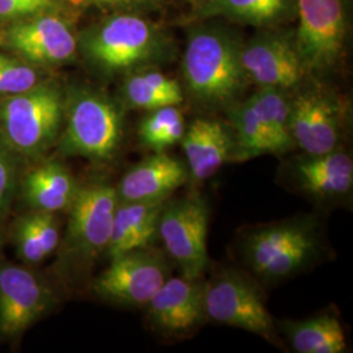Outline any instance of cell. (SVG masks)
Wrapping results in <instances>:
<instances>
[{
	"instance_id": "obj_8",
	"label": "cell",
	"mask_w": 353,
	"mask_h": 353,
	"mask_svg": "<svg viewBox=\"0 0 353 353\" xmlns=\"http://www.w3.org/2000/svg\"><path fill=\"white\" fill-rule=\"evenodd\" d=\"M211 210L201 194L166 201L159 221V240L179 274L202 279L208 267L207 236Z\"/></svg>"
},
{
	"instance_id": "obj_12",
	"label": "cell",
	"mask_w": 353,
	"mask_h": 353,
	"mask_svg": "<svg viewBox=\"0 0 353 353\" xmlns=\"http://www.w3.org/2000/svg\"><path fill=\"white\" fill-rule=\"evenodd\" d=\"M290 128L294 147L303 153L322 154L341 150V106L323 90H303L290 100Z\"/></svg>"
},
{
	"instance_id": "obj_11",
	"label": "cell",
	"mask_w": 353,
	"mask_h": 353,
	"mask_svg": "<svg viewBox=\"0 0 353 353\" xmlns=\"http://www.w3.org/2000/svg\"><path fill=\"white\" fill-rule=\"evenodd\" d=\"M204 279L169 276L144 306L148 327L168 339L189 338L207 319Z\"/></svg>"
},
{
	"instance_id": "obj_15",
	"label": "cell",
	"mask_w": 353,
	"mask_h": 353,
	"mask_svg": "<svg viewBox=\"0 0 353 353\" xmlns=\"http://www.w3.org/2000/svg\"><path fill=\"white\" fill-rule=\"evenodd\" d=\"M285 170L290 185L316 202H339L352 192V157L341 150L322 154L303 153L293 157Z\"/></svg>"
},
{
	"instance_id": "obj_17",
	"label": "cell",
	"mask_w": 353,
	"mask_h": 353,
	"mask_svg": "<svg viewBox=\"0 0 353 353\" xmlns=\"http://www.w3.org/2000/svg\"><path fill=\"white\" fill-rule=\"evenodd\" d=\"M188 181L185 161L166 152H153L122 176L115 191L121 203L165 202Z\"/></svg>"
},
{
	"instance_id": "obj_1",
	"label": "cell",
	"mask_w": 353,
	"mask_h": 353,
	"mask_svg": "<svg viewBox=\"0 0 353 353\" xmlns=\"http://www.w3.org/2000/svg\"><path fill=\"white\" fill-rule=\"evenodd\" d=\"M322 252V232L313 216H297L246 230L241 240L245 265L265 284L297 276Z\"/></svg>"
},
{
	"instance_id": "obj_9",
	"label": "cell",
	"mask_w": 353,
	"mask_h": 353,
	"mask_svg": "<svg viewBox=\"0 0 353 353\" xmlns=\"http://www.w3.org/2000/svg\"><path fill=\"white\" fill-rule=\"evenodd\" d=\"M164 250L145 248L110 259L109 267L93 283V292L106 303L144 307L170 276Z\"/></svg>"
},
{
	"instance_id": "obj_18",
	"label": "cell",
	"mask_w": 353,
	"mask_h": 353,
	"mask_svg": "<svg viewBox=\"0 0 353 353\" xmlns=\"http://www.w3.org/2000/svg\"><path fill=\"white\" fill-rule=\"evenodd\" d=\"M186 157L190 179L204 182L233 161L234 141L230 126L216 119L198 118L179 143Z\"/></svg>"
},
{
	"instance_id": "obj_27",
	"label": "cell",
	"mask_w": 353,
	"mask_h": 353,
	"mask_svg": "<svg viewBox=\"0 0 353 353\" xmlns=\"http://www.w3.org/2000/svg\"><path fill=\"white\" fill-rule=\"evenodd\" d=\"M37 85L38 74L33 67L0 54V94L14 96Z\"/></svg>"
},
{
	"instance_id": "obj_5",
	"label": "cell",
	"mask_w": 353,
	"mask_h": 353,
	"mask_svg": "<svg viewBox=\"0 0 353 353\" xmlns=\"http://www.w3.org/2000/svg\"><path fill=\"white\" fill-rule=\"evenodd\" d=\"M117 204L115 188L108 182L97 181L79 188L59 243L64 268L84 271L106 252Z\"/></svg>"
},
{
	"instance_id": "obj_32",
	"label": "cell",
	"mask_w": 353,
	"mask_h": 353,
	"mask_svg": "<svg viewBox=\"0 0 353 353\" xmlns=\"http://www.w3.org/2000/svg\"><path fill=\"white\" fill-rule=\"evenodd\" d=\"M1 243H3V236H1V230H0V248H1Z\"/></svg>"
},
{
	"instance_id": "obj_23",
	"label": "cell",
	"mask_w": 353,
	"mask_h": 353,
	"mask_svg": "<svg viewBox=\"0 0 353 353\" xmlns=\"http://www.w3.org/2000/svg\"><path fill=\"white\" fill-rule=\"evenodd\" d=\"M122 97L132 109L154 110L164 106H179L183 90L176 79L153 68H139L126 77Z\"/></svg>"
},
{
	"instance_id": "obj_28",
	"label": "cell",
	"mask_w": 353,
	"mask_h": 353,
	"mask_svg": "<svg viewBox=\"0 0 353 353\" xmlns=\"http://www.w3.org/2000/svg\"><path fill=\"white\" fill-rule=\"evenodd\" d=\"M13 239L19 256L26 263L34 265L48 258L38 236L32 214L17 221L13 232Z\"/></svg>"
},
{
	"instance_id": "obj_21",
	"label": "cell",
	"mask_w": 353,
	"mask_h": 353,
	"mask_svg": "<svg viewBox=\"0 0 353 353\" xmlns=\"http://www.w3.org/2000/svg\"><path fill=\"white\" fill-rule=\"evenodd\" d=\"M292 350L297 353H343L348 351L347 335L336 314H322L284 321L279 325Z\"/></svg>"
},
{
	"instance_id": "obj_31",
	"label": "cell",
	"mask_w": 353,
	"mask_h": 353,
	"mask_svg": "<svg viewBox=\"0 0 353 353\" xmlns=\"http://www.w3.org/2000/svg\"><path fill=\"white\" fill-rule=\"evenodd\" d=\"M76 4L87 7L127 10V11H152L159 8V0H72Z\"/></svg>"
},
{
	"instance_id": "obj_22",
	"label": "cell",
	"mask_w": 353,
	"mask_h": 353,
	"mask_svg": "<svg viewBox=\"0 0 353 353\" xmlns=\"http://www.w3.org/2000/svg\"><path fill=\"white\" fill-rule=\"evenodd\" d=\"M294 10V0H198L196 19L223 17L255 26H271L287 20Z\"/></svg>"
},
{
	"instance_id": "obj_30",
	"label": "cell",
	"mask_w": 353,
	"mask_h": 353,
	"mask_svg": "<svg viewBox=\"0 0 353 353\" xmlns=\"http://www.w3.org/2000/svg\"><path fill=\"white\" fill-rule=\"evenodd\" d=\"M16 186V172L8 147L0 143V212L4 211L12 199Z\"/></svg>"
},
{
	"instance_id": "obj_24",
	"label": "cell",
	"mask_w": 353,
	"mask_h": 353,
	"mask_svg": "<svg viewBox=\"0 0 353 353\" xmlns=\"http://www.w3.org/2000/svg\"><path fill=\"white\" fill-rule=\"evenodd\" d=\"M248 100L265 127L275 156H283L292 151L294 143L290 135V100L287 97V92L275 88H259Z\"/></svg>"
},
{
	"instance_id": "obj_20",
	"label": "cell",
	"mask_w": 353,
	"mask_h": 353,
	"mask_svg": "<svg viewBox=\"0 0 353 353\" xmlns=\"http://www.w3.org/2000/svg\"><path fill=\"white\" fill-rule=\"evenodd\" d=\"M79 185L70 170L51 161L33 169L24 181L26 201L36 211L59 212L71 207Z\"/></svg>"
},
{
	"instance_id": "obj_13",
	"label": "cell",
	"mask_w": 353,
	"mask_h": 353,
	"mask_svg": "<svg viewBox=\"0 0 353 353\" xmlns=\"http://www.w3.org/2000/svg\"><path fill=\"white\" fill-rule=\"evenodd\" d=\"M241 63L248 81L284 92L297 88L307 72L294 39L281 34H262L241 46Z\"/></svg>"
},
{
	"instance_id": "obj_10",
	"label": "cell",
	"mask_w": 353,
	"mask_h": 353,
	"mask_svg": "<svg viewBox=\"0 0 353 353\" xmlns=\"http://www.w3.org/2000/svg\"><path fill=\"white\" fill-rule=\"evenodd\" d=\"M294 38L306 71H326L339 62L347 36L344 0H294Z\"/></svg>"
},
{
	"instance_id": "obj_14",
	"label": "cell",
	"mask_w": 353,
	"mask_h": 353,
	"mask_svg": "<svg viewBox=\"0 0 353 353\" xmlns=\"http://www.w3.org/2000/svg\"><path fill=\"white\" fill-rule=\"evenodd\" d=\"M3 43L36 64H63L75 57L77 39L57 13H43L14 23L3 34Z\"/></svg>"
},
{
	"instance_id": "obj_25",
	"label": "cell",
	"mask_w": 353,
	"mask_h": 353,
	"mask_svg": "<svg viewBox=\"0 0 353 353\" xmlns=\"http://www.w3.org/2000/svg\"><path fill=\"white\" fill-rule=\"evenodd\" d=\"M229 119L234 141L233 161H248L263 154H275L265 127L249 100L232 105Z\"/></svg>"
},
{
	"instance_id": "obj_2",
	"label": "cell",
	"mask_w": 353,
	"mask_h": 353,
	"mask_svg": "<svg viewBox=\"0 0 353 353\" xmlns=\"http://www.w3.org/2000/svg\"><path fill=\"white\" fill-rule=\"evenodd\" d=\"M182 68L191 97L210 109L234 105L248 81L240 43L214 28H199L190 34Z\"/></svg>"
},
{
	"instance_id": "obj_7",
	"label": "cell",
	"mask_w": 353,
	"mask_h": 353,
	"mask_svg": "<svg viewBox=\"0 0 353 353\" xmlns=\"http://www.w3.org/2000/svg\"><path fill=\"white\" fill-rule=\"evenodd\" d=\"M204 307L208 321L280 344L278 327L267 309L263 292L254 279L242 272L225 270L205 280Z\"/></svg>"
},
{
	"instance_id": "obj_6",
	"label": "cell",
	"mask_w": 353,
	"mask_h": 353,
	"mask_svg": "<svg viewBox=\"0 0 353 353\" xmlns=\"http://www.w3.org/2000/svg\"><path fill=\"white\" fill-rule=\"evenodd\" d=\"M63 115V97L55 87L37 85L8 96L0 103L6 145L29 157L43 154L59 138Z\"/></svg>"
},
{
	"instance_id": "obj_19",
	"label": "cell",
	"mask_w": 353,
	"mask_h": 353,
	"mask_svg": "<svg viewBox=\"0 0 353 353\" xmlns=\"http://www.w3.org/2000/svg\"><path fill=\"white\" fill-rule=\"evenodd\" d=\"M165 202H118L105 254L112 259L125 252L153 246L159 240V221Z\"/></svg>"
},
{
	"instance_id": "obj_3",
	"label": "cell",
	"mask_w": 353,
	"mask_h": 353,
	"mask_svg": "<svg viewBox=\"0 0 353 353\" xmlns=\"http://www.w3.org/2000/svg\"><path fill=\"white\" fill-rule=\"evenodd\" d=\"M90 63L105 72L135 71L164 58L160 29L139 13H117L88 29L80 41Z\"/></svg>"
},
{
	"instance_id": "obj_16",
	"label": "cell",
	"mask_w": 353,
	"mask_h": 353,
	"mask_svg": "<svg viewBox=\"0 0 353 353\" xmlns=\"http://www.w3.org/2000/svg\"><path fill=\"white\" fill-rule=\"evenodd\" d=\"M52 303L50 290L29 270L0 267V331L13 336L33 325Z\"/></svg>"
},
{
	"instance_id": "obj_4",
	"label": "cell",
	"mask_w": 353,
	"mask_h": 353,
	"mask_svg": "<svg viewBox=\"0 0 353 353\" xmlns=\"http://www.w3.org/2000/svg\"><path fill=\"white\" fill-rule=\"evenodd\" d=\"M65 127L59 151L65 156H79L97 163L110 161L118 153L123 123L118 106L105 94L81 89L64 103Z\"/></svg>"
},
{
	"instance_id": "obj_29",
	"label": "cell",
	"mask_w": 353,
	"mask_h": 353,
	"mask_svg": "<svg viewBox=\"0 0 353 353\" xmlns=\"http://www.w3.org/2000/svg\"><path fill=\"white\" fill-rule=\"evenodd\" d=\"M59 8V0H0V19H26L57 13Z\"/></svg>"
},
{
	"instance_id": "obj_26",
	"label": "cell",
	"mask_w": 353,
	"mask_h": 353,
	"mask_svg": "<svg viewBox=\"0 0 353 353\" xmlns=\"http://www.w3.org/2000/svg\"><path fill=\"white\" fill-rule=\"evenodd\" d=\"M185 117L178 106L150 110L139 125L141 144L153 152H165L179 144L185 135Z\"/></svg>"
}]
</instances>
